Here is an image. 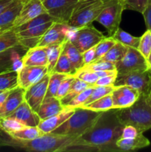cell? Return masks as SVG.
Returning <instances> with one entry per match:
<instances>
[{
    "mask_svg": "<svg viewBox=\"0 0 151 152\" xmlns=\"http://www.w3.org/2000/svg\"><path fill=\"white\" fill-rule=\"evenodd\" d=\"M124 127L117 109H110L102 111L92 127L79 137L96 151L121 152L115 142L121 137Z\"/></svg>",
    "mask_w": 151,
    "mask_h": 152,
    "instance_id": "1",
    "label": "cell"
},
{
    "mask_svg": "<svg viewBox=\"0 0 151 152\" xmlns=\"http://www.w3.org/2000/svg\"><path fill=\"white\" fill-rule=\"evenodd\" d=\"M1 141V145H2L20 148V149L28 151H96L93 147L86 143L82 140L80 139V137L55 135L52 134H43L36 139L30 140L16 139L7 135V138H3Z\"/></svg>",
    "mask_w": 151,
    "mask_h": 152,
    "instance_id": "2",
    "label": "cell"
},
{
    "mask_svg": "<svg viewBox=\"0 0 151 152\" xmlns=\"http://www.w3.org/2000/svg\"><path fill=\"white\" fill-rule=\"evenodd\" d=\"M101 113L82 107L76 108L73 114L50 134L79 137L92 127Z\"/></svg>",
    "mask_w": 151,
    "mask_h": 152,
    "instance_id": "3",
    "label": "cell"
},
{
    "mask_svg": "<svg viewBox=\"0 0 151 152\" xmlns=\"http://www.w3.org/2000/svg\"><path fill=\"white\" fill-rule=\"evenodd\" d=\"M55 22L58 21L47 13H44L14 28L21 45L26 50L36 46L44 33Z\"/></svg>",
    "mask_w": 151,
    "mask_h": 152,
    "instance_id": "4",
    "label": "cell"
},
{
    "mask_svg": "<svg viewBox=\"0 0 151 152\" xmlns=\"http://www.w3.org/2000/svg\"><path fill=\"white\" fill-rule=\"evenodd\" d=\"M118 118L123 125H132L144 133L151 129V105L147 95H141L132 106L117 109Z\"/></svg>",
    "mask_w": 151,
    "mask_h": 152,
    "instance_id": "5",
    "label": "cell"
},
{
    "mask_svg": "<svg viewBox=\"0 0 151 152\" xmlns=\"http://www.w3.org/2000/svg\"><path fill=\"white\" fill-rule=\"evenodd\" d=\"M105 5L104 0H78L68 24L71 28L78 29L91 25L96 21Z\"/></svg>",
    "mask_w": 151,
    "mask_h": 152,
    "instance_id": "6",
    "label": "cell"
},
{
    "mask_svg": "<svg viewBox=\"0 0 151 152\" xmlns=\"http://www.w3.org/2000/svg\"><path fill=\"white\" fill-rule=\"evenodd\" d=\"M105 5L96 19L107 31L110 37L119 28L121 16L125 10L124 0H104Z\"/></svg>",
    "mask_w": 151,
    "mask_h": 152,
    "instance_id": "7",
    "label": "cell"
},
{
    "mask_svg": "<svg viewBox=\"0 0 151 152\" xmlns=\"http://www.w3.org/2000/svg\"><path fill=\"white\" fill-rule=\"evenodd\" d=\"M118 75H124L135 71H144L149 69L147 59L137 48L128 47L124 57L115 63Z\"/></svg>",
    "mask_w": 151,
    "mask_h": 152,
    "instance_id": "8",
    "label": "cell"
},
{
    "mask_svg": "<svg viewBox=\"0 0 151 152\" xmlns=\"http://www.w3.org/2000/svg\"><path fill=\"white\" fill-rule=\"evenodd\" d=\"M105 37L102 32L89 25L76 29L74 35L69 39L81 53H83L96 46Z\"/></svg>",
    "mask_w": 151,
    "mask_h": 152,
    "instance_id": "9",
    "label": "cell"
},
{
    "mask_svg": "<svg viewBox=\"0 0 151 152\" xmlns=\"http://www.w3.org/2000/svg\"><path fill=\"white\" fill-rule=\"evenodd\" d=\"M114 86H130L139 91L141 95H147L151 89V71L148 69L124 75H117Z\"/></svg>",
    "mask_w": 151,
    "mask_h": 152,
    "instance_id": "10",
    "label": "cell"
},
{
    "mask_svg": "<svg viewBox=\"0 0 151 152\" xmlns=\"http://www.w3.org/2000/svg\"><path fill=\"white\" fill-rule=\"evenodd\" d=\"M46 11L58 22L68 23L78 0H41Z\"/></svg>",
    "mask_w": 151,
    "mask_h": 152,
    "instance_id": "11",
    "label": "cell"
},
{
    "mask_svg": "<svg viewBox=\"0 0 151 152\" xmlns=\"http://www.w3.org/2000/svg\"><path fill=\"white\" fill-rule=\"evenodd\" d=\"M70 27L68 23L55 22L40 39L36 46L47 47L53 45H59L68 39V34Z\"/></svg>",
    "mask_w": 151,
    "mask_h": 152,
    "instance_id": "12",
    "label": "cell"
},
{
    "mask_svg": "<svg viewBox=\"0 0 151 152\" xmlns=\"http://www.w3.org/2000/svg\"><path fill=\"white\" fill-rule=\"evenodd\" d=\"M113 109H121L132 106L140 97L139 91L127 86H115L111 93Z\"/></svg>",
    "mask_w": 151,
    "mask_h": 152,
    "instance_id": "13",
    "label": "cell"
},
{
    "mask_svg": "<svg viewBox=\"0 0 151 152\" xmlns=\"http://www.w3.org/2000/svg\"><path fill=\"white\" fill-rule=\"evenodd\" d=\"M26 49L22 45L11 48L0 53V74L14 70L18 71L23 67L22 57Z\"/></svg>",
    "mask_w": 151,
    "mask_h": 152,
    "instance_id": "14",
    "label": "cell"
},
{
    "mask_svg": "<svg viewBox=\"0 0 151 152\" xmlns=\"http://www.w3.org/2000/svg\"><path fill=\"white\" fill-rule=\"evenodd\" d=\"M50 74H47L39 82L25 90V99L30 108L37 113L45 97Z\"/></svg>",
    "mask_w": 151,
    "mask_h": 152,
    "instance_id": "15",
    "label": "cell"
},
{
    "mask_svg": "<svg viewBox=\"0 0 151 152\" xmlns=\"http://www.w3.org/2000/svg\"><path fill=\"white\" fill-rule=\"evenodd\" d=\"M47 73V66H25L18 71V86L26 90L39 82Z\"/></svg>",
    "mask_w": 151,
    "mask_h": 152,
    "instance_id": "16",
    "label": "cell"
},
{
    "mask_svg": "<svg viewBox=\"0 0 151 152\" xmlns=\"http://www.w3.org/2000/svg\"><path fill=\"white\" fill-rule=\"evenodd\" d=\"M47 13L41 0H24L23 5L13 24V28H16L42 13Z\"/></svg>",
    "mask_w": 151,
    "mask_h": 152,
    "instance_id": "17",
    "label": "cell"
},
{
    "mask_svg": "<svg viewBox=\"0 0 151 152\" xmlns=\"http://www.w3.org/2000/svg\"><path fill=\"white\" fill-rule=\"evenodd\" d=\"M7 117L18 120L25 126H38L41 120L37 113L30 108L25 100Z\"/></svg>",
    "mask_w": 151,
    "mask_h": 152,
    "instance_id": "18",
    "label": "cell"
},
{
    "mask_svg": "<svg viewBox=\"0 0 151 152\" xmlns=\"http://www.w3.org/2000/svg\"><path fill=\"white\" fill-rule=\"evenodd\" d=\"M75 111V108L65 107L63 110L59 114L50 117L45 120H40L38 128L43 132L44 134H50L60 126L64 122L66 121Z\"/></svg>",
    "mask_w": 151,
    "mask_h": 152,
    "instance_id": "19",
    "label": "cell"
},
{
    "mask_svg": "<svg viewBox=\"0 0 151 152\" xmlns=\"http://www.w3.org/2000/svg\"><path fill=\"white\" fill-rule=\"evenodd\" d=\"M24 0H14L0 13V31L13 28V24L23 5Z\"/></svg>",
    "mask_w": 151,
    "mask_h": 152,
    "instance_id": "20",
    "label": "cell"
},
{
    "mask_svg": "<svg viewBox=\"0 0 151 152\" xmlns=\"http://www.w3.org/2000/svg\"><path fill=\"white\" fill-rule=\"evenodd\" d=\"M22 62L25 66H47V48L35 46L29 48L22 57Z\"/></svg>",
    "mask_w": 151,
    "mask_h": 152,
    "instance_id": "21",
    "label": "cell"
},
{
    "mask_svg": "<svg viewBox=\"0 0 151 152\" xmlns=\"http://www.w3.org/2000/svg\"><path fill=\"white\" fill-rule=\"evenodd\" d=\"M25 90L17 86L10 91L7 99L0 108V117H5L10 115L18 106L25 101Z\"/></svg>",
    "mask_w": 151,
    "mask_h": 152,
    "instance_id": "22",
    "label": "cell"
},
{
    "mask_svg": "<svg viewBox=\"0 0 151 152\" xmlns=\"http://www.w3.org/2000/svg\"><path fill=\"white\" fill-rule=\"evenodd\" d=\"M64 108L65 107L61 103L60 99L56 96H52L44 99L37 111V114L41 120H45L60 113Z\"/></svg>",
    "mask_w": 151,
    "mask_h": 152,
    "instance_id": "23",
    "label": "cell"
},
{
    "mask_svg": "<svg viewBox=\"0 0 151 152\" xmlns=\"http://www.w3.org/2000/svg\"><path fill=\"white\" fill-rule=\"evenodd\" d=\"M115 145L121 152L131 151L146 148L150 145V142L143 134V133H141L139 134V136L135 138H131V139L120 137L116 141Z\"/></svg>",
    "mask_w": 151,
    "mask_h": 152,
    "instance_id": "24",
    "label": "cell"
},
{
    "mask_svg": "<svg viewBox=\"0 0 151 152\" xmlns=\"http://www.w3.org/2000/svg\"><path fill=\"white\" fill-rule=\"evenodd\" d=\"M63 51L68 56V59L72 64L73 67L76 70V71L84 66V60H83L82 53H81L73 45V44L71 42L69 39L65 42Z\"/></svg>",
    "mask_w": 151,
    "mask_h": 152,
    "instance_id": "25",
    "label": "cell"
},
{
    "mask_svg": "<svg viewBox=\"0 0 151 152\" xmlns=\"http://www.w3.org/2000/svg\"><path fill=\"white\" fill-rule=\"evenodd\" d=\"M21 45L14 28L0 33V53L11 48Z\"/></svg>",
    "mask_w": 151,
    "mask_h": 152,
    "instance_id": "26",
    "label": "cell"
},
{
    "mask_svg": "<svg viewBox=\"0 0 151 152\" xmlns=\"http://www.w3.org/2000/svg\"><path fill=\"white\" fill-rule=\"evenodd\" d=\"M127 48H128L127 46L121 44L118 42H116L115 44L108 50L107 53L105 56H102L100 59L108 61V62H110L115 65V63L119 62L124 57L126 52H127Z\"/></svg>",
    "mask_w": 151,
    "mask_h": 152,
    "instance_id": "27",
    "label": "cell"
},
{
    "mask_svg": "<svg viewBox=\"0 0 151 152\" xmlns=\"http://www.w3.org/2000/svg\"><path fill=\"white\" fill-rule=\"evenodd\" d=\"M111 37L116 42H118L127 47L134 48L137 49L139 47L140 37H134L120 28H118Z\"/></svg>",
    "mask_w": 151,
    "mask_h": 152,
    "instance_id": "28",
    "label": "cell"
},
{
    "mask_svg": "<svg viewBox=\"0 0 151 152\" xmlns=\"http://www.w3.org/2000/svg\"><path fill=\"white\" fill-rule=\"evenodd\" d=\"M11 137L24 140H30L36 139L38 137L43 135V132L38 128V126H26L24 129L17 132H12L10 134H7Z\"/></svg>",
    "mask_w": 151,
    "mask_h": 152,
    "instance_id": "29",
    "label": "cell"
},
{
    "mask_svg": "<svg viewBox=\"0 0 151 152\" xmlns=\"http://www.w3.org/2000/svg\"><path fill=\"white\" fill-rule=\"evenodd\" d=\"M89 86H90V85L87 84V83L83 82L82 80H79L78 78L76 77L75 80H74L73 83V85L71 86L69 91L68 92V94H67L62 99H60L61 103L62 104V105H63L64 107H65L68 105V102H70L74 97H76V96L80 93V92L84 91V89L88 88Z\"/></svg>",
    "mask_w": 151,
    "mask_h": 152,
    "instance_id": "30",
    "label": "cell"
},
{
    "mask_svg": "<svg viewBox=\"0 0 151 152\" xmlns=\"http://www.w3.org/2000/svg\"><path fill=\"white\" fill-rule=\"evenodd\" d=\"M18 86V72L14 70L0 74V91L12 90Z\"/></svg>",
    "mask_w": 151,
    "mask_h": 152,
    "instance_id": "31",
    "label": "cell"
},
{
    "mask_svg": "<svg viewBox=\"0 0 151 152\" xmlns=\"http://www.w3.org/2000/svg\"><path fill=\"white\" fill-rule=\"evenodd\" d=\"M65 43L59 45H53L47 46V73L50 74L53 71L62 50H63Z\"/></svg>",
    "mask_w": 151,
    "mask_h": 152,
    "instance_id": "32",
    "label": "cell"
},
{
    "mask_svg": "<svg viewBox=\"0 0 151 152\" xmlns=\"http://www.w3.org/2000/svg\"><path fill=\"white\" fill-rule=\"evenodd\" d=\"M82 108L93 110L95 111H99V112L113 109L112 95H111V94H109L102 96L100 99H96L94 102H91L89 105L82 107Z\"/></svg>",
    "mask_w": 151,
    "mask_h": 152,
    "instance_id": "33",
    "label": "cell"
},
{
    "mask_svg": "<svg viewBox=\"0 0 151 152\" xmlns=\"http://www.w3.org/2000/svg\"><path fill=\"white\" fill-rule=\"evenodd\" d=\"M53 72L65 74L68 75H75L76 73V70L73 67L72 64L70 63L68 56L64 53L63 50L51 73Z\"/></svg>",
    "mask_w": 151,
    "mask_h": 152,
    "instance_id": "34",
    "label": "cell"
},
{
    "mask_svg": "<svg viewBox=\"0 0 151 152\" xmlns=\"http://www.w3.org/2000/svg\"><path fill=\"white\" fill-rule=\"evenodd\" d=\"M49 74H50V77H49L48 86H47V93H46L44 99L52 97V96H56V92H57L61 83L65 77L68 76V74L55 72L50 73Z\"/></svg>",
    "mask_w": 151,
    "mask_h": 152,
    "instance_id": "35",
    "label": "cell"
},
{
    "mask_svg": "<svg viewBox=\"0 0 151 152\" xmlns=\"http://www.w3.org/2000/svg\"><path fill=\"white\" fill-rule=\"evenodd\" d=\"M26 126L13 118L0 117V130L5 134H10L24 129Z\"/></svg>",
    "mask_w": 151,
    "mask_h": 152,
    "instance_id": "36",
    "label": "cell"
},
{
    "mask_svg": "<svg viewBox=\"0 0 151 152\" xmlns=\"http://www.w3.org/2000/svg\"><path fill=\"white\" fill-rule=\"evenodd\" d=\"M80 69L94 71V72L100 71H110V70H115V65L108 61L99 59V60L94 61L87 65H84Z\"/></svg>",
    "mask_w": 151,
    "mask_h": 152,
    "instance_id": "37",
    "label": "cell"
},
{
    "mask_svg": "<svg viewBox=\"0 0 151 152\" xmlns=\"http://www.w3.org/2000/svg\"><path fill=\"white\" fill-rule=\"evenodd\" d=\"M115 88V86H96L93 88V91H92L91 94L89 96L88 99H87L84 105L81 107H84L86 105H89L91 102H94L95 100L98 99H100L102 96H105L106 95L111 94Z\"/></svg>",
    "mask_w": 151,
    "mask_h": 152,
    "instance_id": "38",
    "label": "cell"
},
{
    "mask_svg": "<svg viewBox=\"0 0 151 152\" xmlns=\"http://www.w3.org/2000/svg\"><path fill=\"white\" fill-rule=\"evenodd\" d=\"M116 41L112 37H105L99 43L96 45V59L95 61L100 59L105 56L108 50L115 44ZM94 62V61H93Z\"/></svg>",
    "mask_w": 151,
    "mask_h": 152,
    "instance_id": "39",
    "label": "cell"
},
{
    "mask_svg": "<svg viewBox=\"0 0 151 152\" xmlns=\"http://www.w3.org/2000/svg\"><path fill=\"white\" fill-rule=\"evenodd\" d=\"M93 88H94V86H89L88 88H87L84 89V91L80 92V93L78 94L76 97H74L70 102H68V105L65 107H68V108H72L81 107L84 105V102L87 101V99H88L89 96H90Z\"/></svg>",
    "mask_w": 151,
    "mask_h": 152,
    "instance_id": "40",
    "label": "cell"
},
{
    "mask_svg": "<svg viewBox=\"0 0 151 152\" xmlns=\"http://www.w3.org/2000/svg\"><path fill=\"white\" fill-rule=\"evenodd\" d=\"M138 50L140 53L147 59L151 53V33L150 30H147L146 32L140 37Z\"/></svg>",
    "mask_w": 151,
    "mask_h": 152,
    "instance_id": "41",
    "label": "cell"
},
{
    "mask_svg": "<svg viewBox=\"0 0 151 152\" xmlns=\"http://www.w3.org/2000/svg\"><path fill=\"white\" fill-rule=\"evenodd\" d=\"M149 1L150 0H124V7L125 9L143 13L149 4Z\"/></svg>",
    "mask_w": 151,
    "mask_h": 152,
    "instance_id": "42",
    "label": "cell"
},
{
    "mask_svg": "<svg viewBox=\"0 0 151 152\" xmlns=\"http://www.w3.org/2000/svg\"><path fill=\"white\" fill-rule=\"evenodd\" d=\"M76 77L78 78L79 80H82L84 83L90 85V86H94L96 82L99 80V76L94 72V71H85L83 69H79L76 71L75 74Z\"/></svg>",
    "mask_w": 151,
    "mask_h": 152,
    "instance_id": "43",
    "label": "cell"
},
{
    "mask_svg": "<svg viewBox=\"0 0 151 152\" xmlns=\"http://www.w3.org/2000/svg\"><path fill=\"white\" fill-rule=\"evenodd\" d=\"M76 77L74 75H68V77H65L62 80L59 88H58L57 92H56V97L57 99H62L68 94V92L69 91L70 88L71 86L73 83Z\"/></svg>",
    "mask_w": 151,
    "mask_h": 152,
    "instance_id": "44",
    "label": "cell"
},
{
    "mask_svg": "<svg viewBox=\"0 0 151 152\" xmlns=\"http://www.w3.org/2000/svg\"><path fill=\"white\" fill-rule=\"evenodd\" d=\"M141 133L142 132H141L135 126H132V125H125L122 130L121 137L125 138V139H131V138L136 137Z\"/></svg>",
    "mask_w": 151,
    "mask_h": 152,
    "instance_id": "45",
    "label": "cell"
},
{
    "mask_svg": "<svg viewBox=\"0 0 151 152\" xmlns=\"http://www.w3.org/2000/svg\"><path fill=\"white\" fill-rule=\"evenodd\" d=\"M117 75H118V74H114V75L100 77L94 84V87H96V86H114V84H115V80H116Z\"/></svg>",
    "mask_w": 151,
    "mask_h": 152,
    "instance_id": "46",
    "label": "cell"
},
{
    "mask_svg": "<svg viewBox=\"0 0 151 152\" xmlns=\"http://www.w3.org/2000/svg\"><path fill=\"white\" fill-rule=\"evenodd\" d=\"M82 56L84 65H87V64L95 61L96 59V46L83 52Z\"/></svg>",
    "mask_w": 151,
    "mask_h": 152,
    "instance_id": "47",
    "label": "cell"
},
{
    "mask_svg": "<svg viewBox=\"0 0 151 152\" xmlns=\"http://www.w3.org/2000/svg\"><path fill=\"white\" fill-rule=\"evenodd\" d=\"M142 14H143L144 19L147 29H151V1L149 2V4L147 6L146 9H145Z\"/></svg>",
    "mask_w": 151,
    "mask_h": 152,
    "instance_id": "48",
    "label": "cell"
},
{
    "mask_svg": "<svg viewBox=\"0 0 151 152\" xmlns=\"http://www.w3.org/2000/svg\"><path fill=\"white\" fill-rule=\"evenodd\" d=\"M10 91L11 90H4V91H0V108L1 107V105H3V103L4 102L5 99H7V96L10 94Z\"/></svg>",
    "mask_w": 151,
    "mask_h": 152,
    "instance_id": "49",
    "label": "cell"
},
{
    "mask_svg": "<svg viewBox=\"0 0 151 152\" xmlns=\"http://www.w3.org/2000/svg\"><path fill=\"white\" fill-rule=\"evenodd\" d=\"M14 0H0V13L4 10L7 7H8Z\"/></svg>",
    "mask_w": 151,
    "mask_h": 152,
    "instance_id": "50",
    "label": "cell"
},
{
    "mask_svg": "<svg viewBox=\"0 0 151 152\" xmlns=\"http://www.w3.org/2000/svg\"><path fill=\"white\" fill-rule=\"evenodd\" d=\"M147 61L148 66H149V69L151 71V53H150V54L149 55V56H148L147 59Z\"/></svg>",
    "mask_w": 151,
    "mask_h": 152,
    "instance_id": "51",
    "label": "cell"
},
{
    "mask_svg": "<svg viewBox=\"0 0 151 152\" xmlns=\"http://www.w3.org/2000/svg\"><path fill=\"white\" fill-rule=\"evenodd\" d=\"M147 102L151 105V89L150 91L149 94L147 95Z\"/></svg>",
    "mask_w": 151,
    "mask_h": 152,
    "instance_id": "52",
    "label": "cell"
},
{
    "mask_svg": "<svg viewBox=\"0 0 151 152\" xmlns=\"http://www.w3.org/2000/svg\"><path fill=\"white\" fill-rule=\"evenodd\" d=\"M150 33H151V29H150Z\"/></svg>",
    "mask_w": 151,
    "mask_h": 152,
    "instance_id": "53",
    "label": "cell"
},
{
    "mask_svg": "<svg viewBox=\"0 0 151 152\" xmlns=\"http://www.w3.org/2000/svg\"><path fill=\"white\" fill-rule=\"evenodd\" d=\"M1 32H2V31H0V33H1Z\"/></svg>",
    "mask_w": 151,
    "mask_h": 152,
    "instance_id": "54",
    "label": "cell"
}]
</instances>
